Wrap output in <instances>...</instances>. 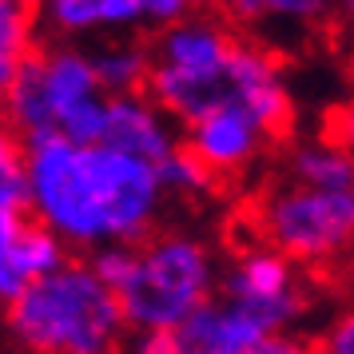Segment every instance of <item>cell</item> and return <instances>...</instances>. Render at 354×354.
I'll use <instances>...</instances> for the list:
<instances>
[{
	"label": "cell",
	"mask_w": 354,
	"mask_h": 354,
	"mask_svg": "<svg viewBox=\"0 0 354 354\" xmlns=\"http://www.w3.org/2000/svg\"><path fill=\"white\" fill-rule=\"evenodd\" d=\"M24 171L28 215L48 227L68 251L92 255L108 243H136L151 235L167 211L156 163L115 151L104 140H24Z\"/></svg>",
	"instance_id": "1"
},
{
	"label": "cell",
	"mask_w": 354,
	"mask_h": 354,
	"mask_svg": "<svg viewBox=\"0 0 354 354\" xmlns=\"http://www.w3.org/2000/svg\"><path fill=\"white\" fill-rule=\"evenodd\" d=\"M115 290L128 326H176L219 290V255L203 235L156 227L136 243H108L88 259Z\"/></svg>",
	"instance_id": "2"
},
{
	"label": "cell",
	"mask_w": 354,
	"mask_h": 354,
	"mask_svg": "<svg viewBox=\"0 0 354 354\" xmlns=\"http://www.w3.org/2000/svg\"><path fill=\"white\" fill-rule=\"evenodd\" d=\"M4 326L20 354H115L128 335L115 290L72 255L4 303Z\"/></svg>",
	"instance_id": "3"
},
{
	"label": "cell",
	"mask_w": 354,
	"mask_h": 354,
	"mask_svg": "<svg viewBox=\"0 0 354 354\" xmlns=\"http://www.w3.org/2000/svg\"><path fill=\"white\" fill-rule=\"evenodd\" d=\"M104 112L108 92L96 80L88 44L76 40L36 44L0 100V115L20 140L60 136L72 144H96L104 136Z\"/></svg>",
	"instance_id": "4"
},
{
	"label": "cell",
	"mask_w": 354,
	"mask_h": 354,
	"mask_svg": "<svg viewBox=\"0 0 354 354\" xmlns=\"http://www.w3.org/2000/svg\"><path fill=\"white\" fill-rule=\"evenodd\" d=\"M235 48L239 32L223 17L192 8L187 17L163 24L147 44L144 92L183 128L187 120L227 104Z\"/></svg>",
	"instance_id": "5"
},
{
	"label": "cell",
	"mask_w": 354,
	"mask_h": 354,
	"mask_svg": "<svg viewBox=\"0 0 354 354\" xmlns=\"http://www.w3.org/2000/svg\"><path fill=\"white\" fill-rule=\"evenodd\" d=\"M259 239L295 267H326L354 251V183L315 187L279 179L255 207Z\"/></svg>",
	"instance_id": "6"
},
{
	"label": "cell",
	"mask_w": 354,
	"mask_h": 354,
	"mask_svg": "<svg viewBox=\"0 0 354 354\" xmlns=\"http://www.w3.org/2000/svg\"><path fill=\"white\" fill-rule=\"evenodd\" d=\"M32 8L56 40L92 44L104 36L160 32L163 24L199 8V0H32Z\"/></svg>",
	"instance_id": "7"
},
{
	"label": "cell",
	"mask_w": 354,
	"mask_h": 354,
	"mask_svg": "<svg viewBox=\"0 0 354 354\" xmlns=\"http://www.w3.org/2000/svg\"><path fill=\"white\" fill-rule=\"evenodd\" d=\"M219 295L247 306L267 330H290L306 310V290L299 267L274 247H247L219 271Z\"/></svg>",
	"instance_id": "8"
},
{
	"label": "cell",
	"mask_w": 354,
	"mask_h": 354,
	"mask_svg": "<svg viewBox=\"0 0 354 354\" xmlns=\"http://www.w3.org/2000/svg\"><path fill=\"white\" fill-rule=\"evenodd\" d=\"M227 104L243 108L271 140L290 131L295 92H290L287 68L279 60V52L267 40L239 36V48H235V60H231V96H227Z\"/></svg>",
	"instance_id": "9"
},
{
	"label": "cell",
	"mask_w": 354,
	"mask_h": 354,
	"mask_svg": "<svg viewBox=\"0 0 354 354\" xmlns=\"http://www.w3.org/2000/svg\"><path fill=\"white\" fill-rule=\"evenodd\" d=\"M179 140L215 179L247 176L263 160V151L271 147V136L259 128L243 108H231V104L187 120Z\"/></svg>",
	"instance_id": "10"
},
{
	"label": "cell",
	"mask_w": 354,
	"mask_h": 354,
	"mask_svg": "<svg viewBox=\"0 0 354 354\" xmlns=\"http://www.w3.org/2000/svg\"><path fill=\"white\" fill-rule=\"evenodd\" d=\"M68 255L72 251L44 223H36L28 207H0V306L28 279L48 274Z\"/></svg>",
	"instance_id": "11"
},
{
	"label": "cell",
	"mask_w": 354,
	"mask_h": 354,
	"mask_svg": "<svg viewBox=\"0 0 354 354\" xmlns=\"http://www.w3.org/2000/svg\"><path fill=\"white\" fill-rule=\"evenodd\" d=\"M100 140L136 160L160 163L171 147H179V124L147 92H124V96H108Z\"/></svg>",
	"instance_id": "12"
},
{
	"label": "cell",
	"mask_w": 354,
	"mask_h": 354,
	"mask_svg": "<svg viewBox=\"0 0 354 354\" xmlns=\"http://www.w3.org/2000/svg\"><path fill=\"white\" fill-rule=\"evenodd\" d=\"M263 335H271L263 322L247 310V306L231 303L227 295H211L207 303H199L171 326V342L176 354H239Z\"/></svg>",
	"instance_id": "13"
},
{
	"label": "cell",
	"mask_w": 354,
	"mask_h": 354,
	"mask_svg": "<svg viewBox=\"0 0 354 354\" xmlns=\"http://www.w3.org/2000/svg\"><path fill=\"white\" fill-rule=\"evenodd\" d=\"M219 17L255 40H295L319 32L335 0H215Z\"/></svg>",
	"instance_id": "14"
},
{
	"label": "cell",
	"mask_w": 354,
	"mask_h": 354,
	"mask_svg": "<svg viewBox=\"0 0 354 354\" xmlns=\"http://www.w3.org/2000/svg\"><path fill=\"white\" fill-rule=\"evenodd\" d=\"M96 80L108 96H124V92H144L147 80V44L136 36H104L88 44Z\"/></svg>",
	"instance_id": "15"
},
{
	"label": "cell",
	"mask_w": 354,
	"mask_h": 354,
	"mask_svg": "<svg viewBox=\"0 0 354 354\" xmlns=\"http://www.w3.org/2000/svg\"><path fill=\"white\" fill-rule=\"evenodd\" d=\"M287 179L315 183V187H351L354 160L330 136H306L299 144H290L287 151Z\"/></svg>",
	"instance_id": "16"
},
{
	"label": "cell",
	"mask_w": 354,
	"mask_h": 354,
	"mask_svg": "<svg viewBox=\"0 0 354 354\" xmlns=\"http://www.w3.org/2000/svg\"><path fill=\"white\" fill-rule=\"evenodd\" d=\"M40 20H36L32 0H0V100L8 84L17 80L20 64L32 56Z\"/></svg>",
	"instance_id": "17"
},
{
	"label": "cell",
	"mask_w": 354,
	"mask_h": 354,
	"mask_svg": "<svg viewBox=\"0 0 354 354\" xmlns=\"http://www.w3.org/2000/svg\"><path fill=\"white\" fill-rule=\"evenodd\" d=\"M156 171H160V183H163V192H167V199H203V195H211V187L219 183V179L211 176L207 167L183 147V140H179V147H171V151L156 163Z\"/></svg>",
	"instance_id": "18"
},
{
	"label": "cell",
	"mask_w": 354,
	"mask_h": 354,
	"mask_svg": "<svg viewBox=\"0 0 354 354\" xmlns=\"http://www.w3.org/2000/svg\"><path fill=\"white\" fill-rule=\"evenodd\" d=\"M0 207H28V171H24V140L0 115Z\"/></svg>",
	"instance_id": "19"
},
{
	"label": "cell",
	"mask_w": 354,
	"mask_h": 354,
	"mask_svg": "<svg viewBox=\"0 0 354 354\" xmlns=\"http://www.w3.org/2000/svg\"><path fill=\"white\" fill-rule=\"evenodd\" d=\"M315 351L319 354H354V306L326 322V330H322Z\"/></svg>",
	"instance_id": "20"
},
{
	"label": "cell",
	"mask_w": 354,
	"mask_h": 354,
	"mask_svg": "<svg viewBox=\"0 0 354 354\" xmlns=\"http://www.w3.org/2000/svg\"><path fill=\"white\" fill-rule=\"evenodd\" d=\"M239 354H319V351L306 338H299L295 330H274V335H263L259 342H251Z\"/></svg>",
	"instance_id": "21"
},
{
	"label": "cell",
	"mask_w": 354,
	"mask_h": 354,
	"mask_svg": "<svg viewBox=\"0 0 354 354\" xmlns=\"http://www.w3.org/2000/svg\"><path fill=\"white\" fill-rule=\"evenodd\" d=\"M326 136L335 140V144H342L346 151H351L354 160V96L342 100L335 112H330V124H326Z\"/></svg>",
	"instance_id": "22"
},
{
	"label": "cell",
	"mask_w": 354,
	"mask_h": 354,
	"mask_svg": "<svg viewBox=\"0 0 354 354\" xmlns=\"http://www.w3.org/2000/svg\"><path fill=\"white\" fill-rule=\"evenodd\" d=\"M330 20H338V32H342V36L354 44V0H335Z\"/></svg>",
	"instance_id": "23"
}]
</instances>
